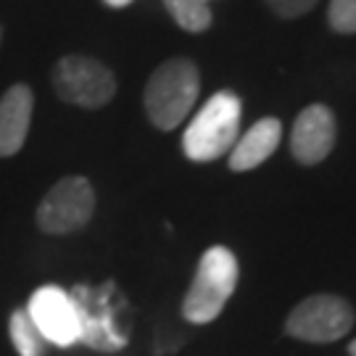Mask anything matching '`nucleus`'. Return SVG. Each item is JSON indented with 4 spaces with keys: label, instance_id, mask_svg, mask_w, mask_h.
Returning <instances> with one entry per match:
<instances>
[{
    "label": "nucleus",
    "instance_id": "f257e3e1",
    "mask_svg": "<svg viewBox=\"0 0 356 356\" xmlns=\"http://www.w3.org/2000/svg\"><path fill=\"white\" fill-rule=\"evenodd\" d=\"M198 92H201L198 66L191 58H169L148 76L143 106L153 127L169 132L185 122V116L195 106Z\"/></svg>",
    "mask_w": 356,
    "mask_h": 356
},
{
    "label": "nucleus",
    "instance_id": "f03ea898",
    "mask_svg": "<svg viewBox=\"0 0 356 356\" xmlns=\"http://www.w3.org/2000/svg\"><path fill=\"white\" fill-rule=\"evenodd\" d=\"M238 277H241V267L235 254L225 248V245H214L209 248L195 269L191 288L185 293L182 301V317L193 322V325H209L214 322L229 296L238 288Z\"/></svg>",
    "mask_w": 356,
    "mask_h": 356
},
{
    "label": "nucleus",
    "instance_id": "7ed1b4c3",
    "mask_svg": "<svg viewBox=\"0 0 356 356\" xmlns=\"http://www.w3.org/2000/svg\"><path fill=\"white\" fill-rule=\"evenodd\" d=\"M241 132V98L222 90L204 103L182 135V151L191 161H216L232 151Z\"/></svg>",
    "mask_w": 356,
    "mask_h": 356
},
{
    "label": "nucleus",
    "instance_id": "20e7f679",
    "mask_svg": "<svg viewBox=\"0 0 356 356\" xmlns=\"http://www.w3.org/2000/svg\"><path fill=\"white\" fill-rule=\"evenodd\" d=\"M56 95L69 106L79 108H103L116 95V76L108 66L92 56H64L56 61L51 74Z\"/></svg>",
    "mask_w": 356,
    "mask_h": 356
},
{
    "label": "nucleus",
    "instance_id": "39448f33",
    "mask_svg": "<svg viewBox=\"0 0 356 356\" xmlns=\"http://www.w3.org/2000/svg\"><path fill=\"white\" fill-rule=\"evenodd\" d=\"M354 327V309L341 296L317 293L293 306L285 332L304 343H335Z\"/></svg>",
    "mask_w": 356,
    "mask_h": 356
},
{
    "label": "nucleus",
    "instance_id": "423d86ee",
    "mask_svg": "<svg viewBox=\"0 0 356 356\" xmlns=\"http://www.w3.org/2000/svg\"><path fill=\"white\" fill-rule=\"evenodd\" d=\"M95 191L85 177H64L45 193L38 206V227L45 235H72L92 219Z\"/></svg>",
    "mask_w": 356,
    "mask_h": 356
},
{
    "label": "nucleus",
    "instance_id": "0eeeda50",
    "mask_svg": "<svg viewBox=\"0 0 356 356\" xmlns=\"http://www.w3.org/2000/svg\"><path fill=\"white\" fill-rule=\"evenodd\" d=\"M26 312L48 343L61 346V348L79 343V335H82L79 309L72 293H66L64 288L58 285L38 288L26 304Z\"/></svg>",
    "mask_w": 356,
    "mask_h": 356
},
{
    "label": "nucleus",
    "instance_id": "6e6552de",
    "mask_svg": "<svg viewBox=\"0 0 356 356\" xmlns=\"http://www.w3.org/2000/svg\"><path fill=\"white\" fill-rule=\"evenodd\" d=\"M335 138H338V124H335L330 108L322 103L306 106L304 111L296 116L291 132L293 159L304 166L319 164L335 148Z\"/></svg>",
    "mask_w": 356,
    "mask_h": 356
},
{
    "label": "nucleus",
    "instance_id": "1a4fd4ad",
    "mask_svg": "<svg viewBox=\"0 0 356 356\" xmlns=\"http://www.w3.org/2000/svg\"><path fill=\"white\" fill-rule=\"evenodd\" d=\"M106 291L95 293L90 288H76L72 293V298L76 301V309H79V319H82L79 341H85L95 351H119L124 346V335L116 332L114 327V312L108 306Z\"/></svg>",
    "mask_w": 356,
    "mask_h": 356
},
{
    "label": "nucleus",
    "instance_id": "9d476101",
    "mask_svg": "<svg viewBox=\"0 0 356 356\" xmlns=\"http://www.w3.org/2000/svg\"><path fill=\"white\" fill-rule=\"evenodd\" d=\"M35 95L29 85H13L0 98V159L22 151L32 122Z\"/></svg>",
    "mask_w": 356,
    "mask_h": 356
},
{
    "label": "nucleus",
    "instance_id": "9b49d317",
    "mask_svg": "<svg viewBox=\"0 0 356 356\" xmlns=\"http://www.w3.org/2000/svg\"><path fill=\"white\" fill-rule=\"evenodd\" d=\"M280 138V119H275V116L259 119L241 140H235L232 151H229V169L232 172H248V169H256L259 164H264L269 156L277 151Z\"/></svg>",
    "mask_w": 356,
    "mask_h": 356
},
{
    "label": "nucleus",
    "instance_id": "f8f14e48",
    "mask_svg": "<svg viewBox=\"0 0 356 356\" xmlns=\"http://www.w3.org/2000/svg\"><path fill=\"white\" fill-rule=\"evenodd\" d=\"M8 332H11V343L16 348L19 356H45V338L38 330V325L32 322L29 312L24 309H16L8 319Z\"/></svg>",
    "mask_w": 356,
    "mask_h": 356
},
{
    "label": "nucleus",
    "instance_id": "ddd939ff",
    "mask_svg": "<svg viewBox=\"0 0 356 356\" xmlns=\"http://www.w3.org/2000/svg\"><path fill=\"white\" fill-rule=\"evenodd\" d=\"M166 11L172 13V19L177 22L185 32L198 35L211 26V8L206 0H164Z\"/></svg>",
    "mask_w": 356,
    "mask_h": 356
},
{
    "label": "nucleus",
    "instance_id": "4468645a",
    "mask_svg": "<svg viewBox=\"0 0 356 356\" xmlns=\"http://www.w3.org/2000/svg\"><path fill=\"white\" fill-rule=\"evenodd\" d=\"M327 24L338 35H354L356 0H330V6H327Z\"/></svg>",
    "mask_w": 356,
    "mask_h": 356
},
{
    "label": "nucleus",
    "instance_id": "2eb2a0df",
    "mask_svg": "<svg viewBox=\"0 0 356 356\" xmlns=\"http://www.w3.org/2000/svg\"><path fill=\"white\" fill-rule=\"evenodd\" d=\"M317 3L319 0H267L272 13H277L280 19H298L312 11Z\"/></svg>",
    "mask_w": 356,
    "mask_h": 356
},
{
    "label": "nucleus",
    "instance_id": "dca6fc26",
    "mask_svg": "<svg viewBox=\"0 0 356 356\" xmlns=\"http://www.w3.org/2000/svg\"><path fill=\"white\" fill-rule=\"evenodd\" d=\"M108 8H124V6H129L132 0H103Z\"/></svg>",
    "mask_w": 356,
    "mask_h": 356
},
{
    "label": "nucleus",
    "instance_id": "f3484780",
    "mask_svg": "<svg viewBox=\"0 0 356 356\" xmlns=\"http://www.w3.org/2000/svg\"><path fill=\"white\" fill-rule=\"evenodd\" d=\"M348 354L356 356V341H354V343H351V346H348Z\"/></svg>",
    "mask_w": 356,
    "mask_h": 356
},
{
    "label": "nucleus",
    "instance_id": "a211bd4d",
    "mask_svg": "<svg viewBox=\"0 0 356 356\" xmlns=\"http://www.w3.org/2000/svg\"><path fill=\"white\" fill-rule=\"evenodd\" d=\"M0 40H3V26H0Z\"/></svg>",
    "mask_w": 356,
    "mask_h": 356
}]
</instances>
